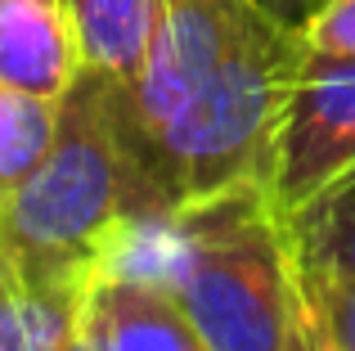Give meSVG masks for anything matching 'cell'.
I'll return each mask as SVG.
<instances>
[{
  "mask_svg": "<svg viewBox=\"0 0 355 351\" xmlns=\"http://www.w3.org/2000/svg\"><path fill=\"white\" fill-rule=\"evenodd\" d=\"M113 86V77L81 68L59 95L50 153L0 212L9 284L86 298L139 230L162 216L117 131Z\"/></svg>",
  "mask_w": 355,
  "mask_h": 351,
  "instance_id": "1",
  "label": "cell"
},
{
  "mask_svg": "<svg viewBox=\"0 0 355 351\" xmlns=\"http://www.w3.org/2000/svg\"><path fill=\"white\" fill-rule=\"evenodd\" d=\"M121 262L180 302L211 351H288L302 262L270 180H234L148 221Z\"/></svg>",
  "mask_w": 355,
  "mask_h": 351,
  "instance_id": "2",
  "label": "cell"
},
{
  "mask_svg": "<svg viewBox=\"0 0 355 351\" xmlns=\"http://www.w3.org/2000/svg\"><path fill=\"white\" fill-rule=\"evenodd\" d=\"M302 32L252 9L234 45L202 77V86L130 149L157 212L202 198L234 180H270L275 135L302 68Z\"/></svg>",
  "mask_w": 355,
  "mask_h": 351,
  "instance_id": "3",
  "label": "cell"
},
{
  "mask_svg": "<svg viewBox=\"0 0 355 351\" xmlns=\"http://www.w3.org/2000/svg\"><path fill=\"white\" fill-rule=\"evenodd\" d=\"M257 0H162L153 23V41L130 86H113L117 131L126 153L144 144L193 90L202 86L220 54L234 45L239 27Z\"/></svg>",
  "mask_w": 355,
  "mask_h": 351,
  "instance_id": "4",
  "label": "cell"
},
{
  "mask_svg": "<svg viewBox=\"0 0 355 351\" xmlns=\"http://www.w3.org/2000/svg\"><path fill=\"white\" fill-rule=\"evenodd\" d=\"M347 167H355V59L306 50L275 135L270 189L293 216Z\"/></svg>",
  "mask_w": 355,
  "mask_h": 351,
  "instance_id": "5",
  "label": "cell"
},
{
  "mask_svg": "<svg viewBox=\"0 0 355 351\" xmlns=\"http://www.w3.org/2000/svg\"><path fill=\"white\" fill-rule=\"evenodd\" d=\"M81 334L90 351H211L180 302L135 262H117L86 289Z\"/></svg>",
  "mask_w": 355,
  "mask_h": 351,
  "instance_id": "6",
  "label": "cell"
},
{
  "mask_svg": "<svg viewBox=\"0 0 355 351\" xmlns=\"http://www.w3.org/2000/svg\"><path fill=\"white\" fill-rule=\"evenodd\" d=\"M77 72L81 50L63 0H0V77L59 99Z\"/></svg>",
  "mask_w": 355,
  "mask_h": 351,
  "instance_id": "7",
  "label": "cell"
},
{
  "mask_svg": "<svg viewBox=\"0 0 355 351\" xmlns=\"http://www.w3.org/2000/svg\"><path fill=\"white\" fill-rule=\"evenodd\" d=\"M63 5L77 32L81 68H95L117 86H130L148 54L162 0H63Z\"/></svg>",
  "mask_w": 355,
  "mask_h": 351,
  "instance_id": "8",
  "label": "cell"
},
{
  "mask_svg": "<svg viewBox=\"0 0 355 351\" xmlns=\"http://www.w3.org/2000/svg\"><path fill=\"white\" fill-rule=\"evenodd\" d=\"M59 131V99L23 90L0 77V212L41 167Z\"/></svg>",
  "mask_w": 355,
  "mask_h": 351,
  "instance_id": "9",
  "label": "cell"
},
{
  "mask_svg": "<svg viewBox=\"0 0 355 351\" xmlns=\"http://www.w3.org/2000/svg\"><path fill=\"white\" fill-rule=\"evenodd\" d=\"M288 221H293L297 257L306 266L355 280V167H347Z\"/></svg>",
  "mask_w": 355,
  "mask_h": 351,
  "instance_id": "10",
  "label": "cell"
},
{
  "mask_svg": "<svg viewBox=\"0 0 355 351\" xmlns=\"http://www.w3.org/2000/svg\"><path fill=\"white\" fill-rule=\"evenodd\" d=\"M81 307L86 298L72 293L0 289V351H63L81 334Z\"/></svg>",
  "mask_w": 355,
  "mask_h": 351,
  "instance_id": "11",
  "label": "cell"
},
{
  "mask_svg": "<svg viewBox=\"0 0 355 351\" xmlns=\"http://www.w3.org/2000/svg\"><path fill=\"white\" fill-rule=\"evenodd\" d=\"M302 45L329 59H355V0H320L302 18Z\"/></svg>",
  "mask_w": 355,
  "mask_h": 351,
  "instance_id": "12",
  "label": "cell"
},
{
  "mask_svg": "<svg viewBox=\"0 0 355 351\" xmlns=\"http://www.w3.org/2000/svg\"><path fill=\"white\" fill-rule=\"evenodd\" d=\"M306 275H311L315 293H320V307L329 316L338 351H355V280L351 275H333V271H315V266H306Z\"/></svg>",
  "mask_w": 355,
  "mask_h": 351,
  "instance_id": "13",
  "label": "cell"
},
{
  "mask_svg": "<svg viewBox=\"0 0 355 351\" xmlns=\"http://www.w3.org/2000/svg\"><path fill=\"white\" fill-rule=\"evenodd\" d=\"M302 262V257H297ZM288 351H338L333 343L329 316L320 307V293H315L311 275L302 266V284H297V307H293V329H288Z\"/></svg>",
  "mask_w": 355,
  "mask_h": 351,
  "instance_id": "14",
  "label": "cell"
},
{
  "mask_svg": "<svg viewBox=\"0 0 355 351\" xmlns=\"http://www.w3.org/2000/svg\"><path fill=\"white\" fill-rule=\"evenodd\" d=\"M261 9H266V14H275L279 23H293V27H302V18L311 14L315 5H320V0H257Z\"/></svg>",
  "mask_w": 355,
  "mask_h": 351,
  "instance_id": "15",
  "label": "cell"
},
{
  "mask_svg": "<svg viewBox=\"0 0 355 351\" xmlns=\"http://www.w3.org/2000/svg\"><path fill=\"white\" fill-rule=\"evenodd\" d=\"M0 289H9V262H5V243H0Z\"/></svg>",
  "mask_w": 355,
  "mask_h": 351,
  "instance_id": "16",
  "label": "cell"
},
{
  "mask_svg": "<svg viewBox=\"0 0 355 351\" xmlns=\"http://www.w3.org/2000/svg\"><path fill=\"white\" fill-rule=\"evenodd\" d=\"M63 351H90V343H86V334H77V338H72V343L63 347Z\"/></svg>",
  "mask_w": 355,
  "mask_h": 351,
  "instance_id": "17",
  "label": "cell"
}]
</instances>
